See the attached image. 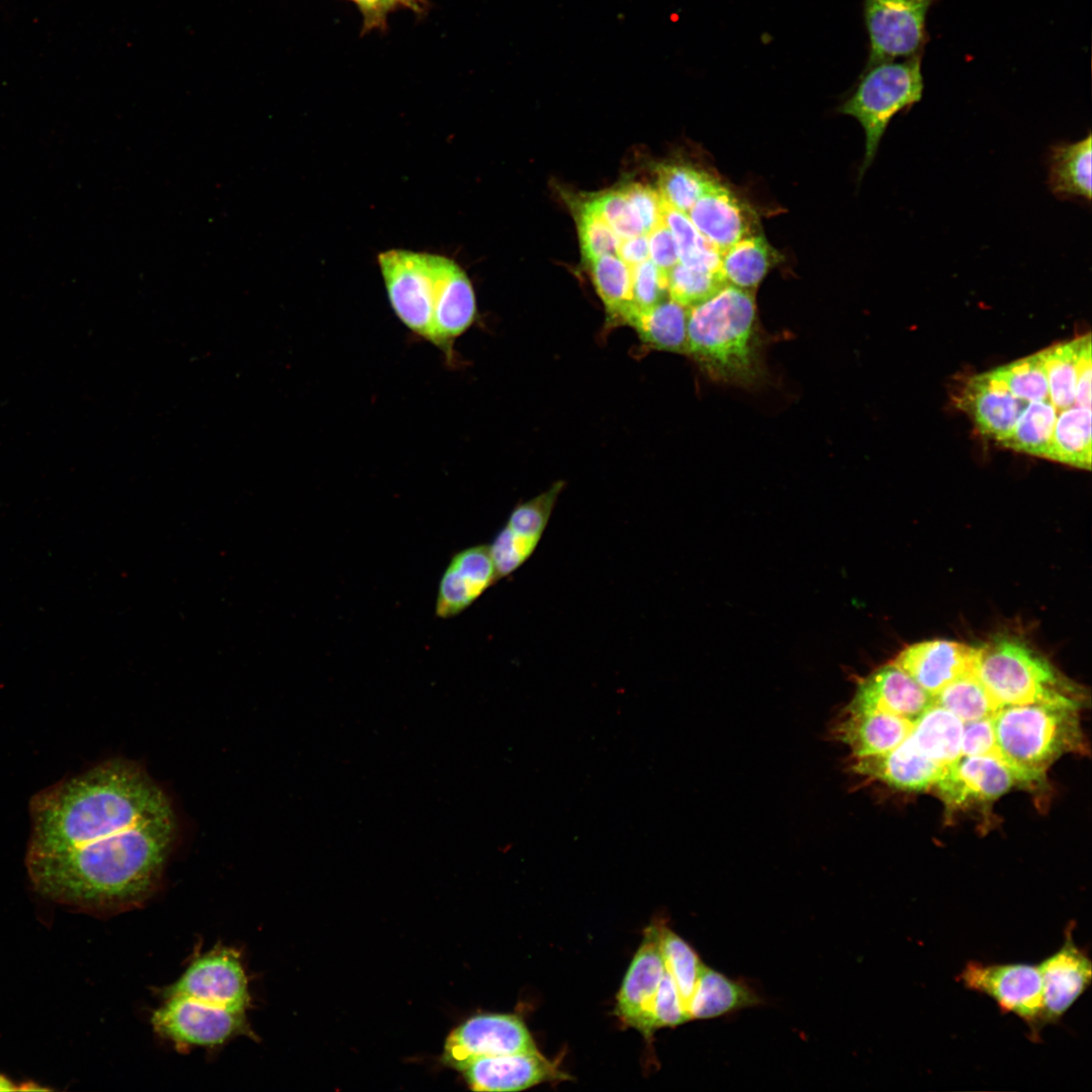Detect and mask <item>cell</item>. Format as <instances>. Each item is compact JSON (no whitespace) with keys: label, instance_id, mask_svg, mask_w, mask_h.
<instances>
[{"label":"cell","instance_id":"obj_4","mask_svg":"<svg viewBox=\"0 0 1092 1092\" xmlns=\"http://www.w3.org/2000/svg\"><path fill=\"white\" fill-rule=\"evenodd\" d=\"M1079 711L1041 704L997 710L993 716L997 748L1022 785H1043L1046 770L1060 757L1088 752Z\"/></svg>","mask_w":1092,"mask_h":1092},{"label":"cell","instance_id":"obj_50","mask_svg":"<svg viewBox=\"0 0 1092 1092\" xmlns=\"http://www.w3.org/2000/svg\"><path fill=\"white\" fill-rule=\"evenodd\" d=\"M617 256L631 268L649 259L648 235L620 240Z\"/></svg>","mask_w":1092,"mask_h":1092},{"label":"cell","instance_id":"obj_40","mask_svg":"<svg viewBox=\"0 0 1092 1092\" xmlns=\"http://www.w3.org/2000/svg\"><path fill=\"white\" fill-rule=\"evenodd\" d=\"M993 371L1015 397L1026 402L1049 399V384L1041 351Z\"/></svg>","mask_w":1092,"mask_h":1092},{"label":"cell","instance_id":"obj_51","mask_svg":"<svg viewBox=\"0 0 1092 1092\" xmlns=\"http://www.w3.org/2000/svg\"><path fill=\"white\" fill-rule=\"evenodd\" d=\"M17 1090H20V1091H48V1090H52V1089L49 1088V1087H46V1086H41L39 1083H36L34 1081H26V1082L20 1083L19 1086H17Z\"/></svg>","mask_w":1092,"mask_h":1092},{"label":"cell","instance_id":"obj_31","mask_svg":"<svg viewBox=\"0 0 1092 1092\" xmlns=\"http://www.w3.org/2000/svg\"><path fill=\"white\" fill-rule=\"evenodd\" d=\"M587 264L594 286L606 308L608 325H628L635 313L631 267L613 254L601 256Z\"/></svg>","mask_w":1092,"mask_h":1092},{"label":"cell","instance_id":"obj_52","mask_svg":"<svg viewBox=\"0 0 1092 1092\" xmlns=\"http://www.w3.org/2000/svg\"><path fill=\"white\" fill-rule=\"evenodd\" d=\"M17 1090L15 1083L6 1075L0 1073V1091Z\"/></svg>","mask_w":1092,"mask_h":1092},{"label":"cell","instance_id":"obj_3","mask_svg":"<svg viewBox=\"0 0 1092 1092\" xmlns=\"http://www.w3.org/2000/svg\"><path fill=\"white\" fill-rule=\"evenodd\" d=\"M690 356L713 381L752 388L765 371L762 338L752 291L727 284L689 307Z\"/></svg>","mask_w":1092,"mask_h":1092},{"label":"cell","instance_id":"obj_33","mask_svg":"<svg viewBox=\"0 0 1092 1092\" xmlns=\"http://www.w3.org/2000/svg\"><path fill=\"white\" fill-rule=\"evenodd\" d=\"M657 191L669 206L688 214L695 202L715 183L707 171L682 163H661L655 168Z\"/></svg>","mask_w":1092,"mask_h":1092},{"label":"cell","instance_id":"obj_14","mask_svg":"<svg viewBox=\"0 0 1092 1092\" xmlns=\"http://www.w3.org/2000/svg\"><path fill=\"white\" fill-rule=\"evenodd\" d=\"M524 1022L511 1014H481L469 1018L448 1036L445 1060L462 1070L480 1057L537 1052Z\"/></svg>","mask_w":1092,"mask_h":1092},{"label":"cell","instance_id":"obj_20","mask_svg":"<svg viewBox=\"0 0 1092 1092\" xmlns=\"http://www.w3.org/2000/svg\"><path fill=\"white\" fill-rule=\"evenodd\" d=\"M688 213L698 231L721 254L740 240L759 233L756 212L719 180Z\"/></svg>","mask_w":1092,"mask_h":1092},{"label":"cell","instance_id":"obj_15","mask_svg":"<svg viewBox=\"0 0 1092 1092\" xmlns=\"http://www.w3.org/2000/svg\"><path fill=\"white\" fill-rule=\"evenodd\" d=\"M433 275L432 344L448 357L453 342L476 317V299L465 271L453 260L430 254Z\"/></svg>","mask_w":1092,"mask_h":1092},{"label":"cell","instance_id":"obj_17","mask_svg":"<svg viewBox=\"0 0 1092 1092\" xmlns=\"http://www.w3.org/2000/svg\"><path fill=\"white\" fill-rule=\"evenodd\" d=\"M661 926L652 923L645 929L640 947L617 995L616 1012L619 1017L647 1037L652 1035L649 1025L651 1005L665 973Z\"/></svg>","mask_w":1092,"mask_h":1092},{"label":"cell","instance_id":"obj_34","mask_svg":"<svg viewBox=\"0 0 1092 1092\" xmlns=\"http://www.w3.org/2000/svg\"><path fill=\"white\" fill-rule=\"evenodd\" d=\"M1057 415L1050 399L1028 402L1009 436L1000 443L1017 452L1048 458Z\"/></svg>","mask_w":1092,"mask_h":1092},{"label":"cell","instance_id":"obj_24","mask_svg":"<svg viewBox=\"0 0 1092 1092\" xmlns=\"http://www.w3.org/2000/svg\"><path fill=\"white\" fill-rule=\"evenodd\" d=\"M944 768L925 755L910 735L891 751L853 759L851 764L855 774L906 792L931 789Z\"/></svg>","mask_w":1092,"mask_h":1092},{"label":"cell","instance_id":"obj_28","mask_svg":"<svg viewBox=\"0 0 1092 1092\" xmlns=\"http://www.w3.org/2000/svg\"><path fill=\"white\" fill-rule=\"evenodd\" d=\"M759 1003L743 983L704 966L688 1005L691 1019H709Z\"/></svg>","mask_w":1092,"mask_h":1092},{"label":"cell","instance_id":"obj_45","mask_svg":"<svg viewBox=\"0 0 1092 1092\" xmlns=\"http://www.w3.org/2000/svg\"><path fill=\"white\" fill-rule=\"evenodd\" d=\"M648 235L663 221V200L649 185L629 183L621 187Z\"/></svg>","mask_w":1092,"mask_h":1092},{"label":"cell","instance_id":"obj_16","mask_svg":"<svg viewBox=\"0 0 1092 1092\" xmlns=\"http://www.w3.org/2000/svg\"><path fill=\"white\" fill-rule=\"evenodd\" d=\"M1069 922L1062 946L1037 965L1042 988L1044 1024L1058 1023L1092 981V962L1073 938Z\"/></svg>","mask_w":1092,"mask_h":1092},{"label":"cell","instance_id":"obj_42","mask_svg":"<svg viewBox=\"0 0 1092 1092\" xmlns=\"http://www.w3.org/2000/svg\"><path fill=\"white\" fill-rule=\"evenodd\" d=\"M577 229L581 254L587 263L604 255H617L620 239L597 213L580 204Z\"/></svg>","mask_w":1092,"mask_h":1092},{"label":"cell","instance_id":"obj_46","mask_svg":"<svg viewBox=\"0 0 1092 1092\" xmlns=\"http://www.w3.org/2000/svg\"><path fill=\"white\" fill-rule=\"evenodd\" d=\"M962 755H994L1001 758L996 745L993 716L964 723Z\"/></svg>","mask_w":1092,"mask_h":1092},{"label":"cell","instance_id":"obj_43","mask_svg":"<svg viewBox=\"0 0 1092 1092\" xmlns=\"http://www.w3.org/2000/svg\"><path fill=\"white\" fill-rule=\"evenodd\" d=\"M691 1019L684 1005L675 983L665 970L655 993L649 1016L650 1029L664 1026H676Z\"/></svg>","mask_w":1092,"mask_h":1092},{"label":"cell","instance_id":"obj_44","mask_svg":"<svg viewBox=\"0 0 1092 1092\" xmlns=\"http://www.w3.org/2000/svg\"><path fill=\"white\" fill-rule=\"evenodd\" d=\"M631 269L635 312L649 308L668 297L667 273L661 271L650 259Z\"/></svg>","mask_w":1092,"mask_h":1092},{"label":"cell","instance_id":"obj_30","mask_svg":"<svg viewBox=\"0 0 1092 1092\" xmlns=\"http://www.w3.org/2000/svg\"><path fill=\"white\" fill-rule=\"evenodd\" d=\"M783 260L760 233L744 238L721 254V272L727 284L754 291Z\"/></svg>","mask_w":1092,"mask_h":1092},{"label":"cell","instance_id":"obj_12","mask_svg":"<svg viewBox=\"0 0 1092 1092\" xmlns=\"http://www.w3.org/2000/svg\"><path fill=\"white\" fill-rule=\"evenodd\" d=\"M565 482L557 480L536 496L518 503L488 544L497 578L513 574L537 549Z\"/></svg>","mask_w":1092,"mask_h":1092},{"label":"cell","instance_id":"obj_8","mask_svg":"<svg viewBox=\"0 0 1092 1092\" xmlns=\"http://www.w3.org/2000/svg\"><path fill=\"white\" fill-rule=\"evenodd\" d=\"M153 1015L155 1030L178 1045L215 1046L238 1035H252L246 1011L207 1004L186 996H165Z\"/></svg>","mask_w":1092,"mask_h":1092},{"label":"cell","instance_id":"obj_13","mask_svg":"<svg viewBox=\"0 0 1092 1092\" xmlns=\"http://www.w3.org/2000/svg\"><path fill=\"white\" fill-rule=\"evenodd\" d=\"M1022 785L1014 771L994 755H962L947 765L932 786L948 812L993 802Z\"/></svg>","mask_w":1092,"mask_h":1092},{"label":"cell","instance_id":"obj_32","mask_svg":"<svg viewBox=\"0 0 1092 1092\" xmlns=\"http://www.w3.org/2000/svg\"><path fill=\"white\" fill-rule=\"evenodd\" d=\"M1046 459L1090 470V407L1072 405L1060 411L1057 415Z\"/></svg>","mask_w":1092,"mask_h":1092},{"label":"cell","instance_id":"obj_26","mask_svg":"<svg viewBox=\"0 0 1092 1092\" xmlns=\"http://www.w3.org/2000/svg\"><path fill=\"white\" fill-rule=\"evenodd\" d=\"M1092 136L1075 143L1061 142L1050 147L1046 155V184L1058 199L1091 202Z\"/></svg>","mask_w":1092,"mask_h":1092},{"label":"cell","instance_id":"obj_29","mask_svg":"<svg viewBox=\"0 0 1092 1092\" xmlns=\"http://www.w3.org/2000/svg\"><path fill=\"white\" fill-rule=\"evenodd\" d=\"M964 722L932 703L914 721L910 737L930 759L946 767L962 756Z\"/></svg>","mask_w":1092,"mask_h":1092},{"label":"cell","instance_id":"obj_9","mask_svg":"<svg viewBox=\"0 0 1092 1092\" xmlns=\"http://www.w3.org/2000/svg\"><path fill=\"white\" fill-rule=\"evenodd\" d=\"M377 261L395 315L411 332L432 343L434 289L430 254L389 250L380 253Z\"/></svg>","mask_w":1092,"mask_h":1092},{"label":"cell","instance_id":"obj_2","mask_svg":"<svg viewBox=\"0 0 1092 1092\" xmlns=\"http://www.w3.org/2000/svg\"><path fill=\"white\" fill-rule=\"evenodd\" d=\"M163 791L138 765L103 762L32 797L26 853L61 851L87 843L132 817Z\"/></svg>","mask_w":1092,"mask_h":1092},{"label":"cell","instance_id":"obj_10","mask_svg":"<svg viewBox=\"0 0 1092 1092\" xmlns=\"http://www.w3.org/2000/svg\"><path fill=\"white\" fill-rule=\"evenodd\" d=\"M936 0H864L870 41L867 66L922 56L927 42V13Z\"/></svg>","mask_w":1092,"mask_h":1092},{"label":"cell","instance_id":"obj_36","mask_svg":"<svg viewBox=\"0 0 1092 1092\" xmlns=\"http://www.w3.org/2000/svg\"><path fill=\"white\" fill-rule=\"evenodd\" d=\"M663 219L675 241L679 263L704 270H720L721 252L694 225L689 215L663 201Z\"/></svg>","mask_w":1092,"mask_h":1092},{"label":"cell","instance_id":"obj_11","mask_svg":"<svg viewBox=\"0 0 1092 1092\" xmlns=\"http://www.w3.org/2000/svg\"><path fill=\"white\" fill-rule=\"evenodd\" d=\"M186 996L207 1004L247 1010L251 1004L248 980L240 956L214 947L196 958L165 996Z\"/></svg>","mask_w":1092,"mask_h":1092},{"label":"cell","instance_id":"obj_18","mask_svg":"<svg viewBox=\"0 0 1092 1092\" xmlns=\"http://www.w3.org/2000/svg\"><path fill=\"white\" fill-rule=\"evenodd\" d=\"M979 647L949 640H929L903 649L892 661L933 698L956 678L975 673Z\"/></svg>","mask_w":1092,"mask_h":1092},{"label":"cell","instance_id":"obj_23","mask_svg":"<svg viewBox=\"0 0 1092 1092\" xmlns=\"http://www.w3.org/2000/svg\"><path fill=\"white\" fill-rule=\"evenodd\" d=\"M462 1070L475 1091H518L541 1082L565 1078L538 1051L476 1058Z\"/></svg>","mask_w":1092,"mask_h":1092},{"label":"cell","instance_id":"obj_41","mask_svg":"<svg viewBox=\"0 0 1092 1092\" xmlns=\"http://www.w3.org/2000/svg\"><path fill=\"white\" fill-rule=\"evenodd\" d=\"M583 204L601 216L620 240L646 235L621 187L600 193Z\"/></svg>","mask_w":1092,"mask_h":1092},{"label":"cell","instance_id":"obj_6","mask_svg":"<svg viewBox=\"0 0 1092 1092\" xmlns=\"http://www.w3.org/2000/svg\"><path fill=\"white\" fill-rule=\"evenodd\" d=\"M922 56L867 66L839 111L857 119L866 135L859 178L874 161L880 142L895 115L908 112L923 96Z\"/></svg>","mask_w":1092,"mask_h":1092},{"label":"cell","instance_id":"obj_19","mask_svg":"<svg viewBox=\"0 0 1092 1092\" xmlns=\"http://www.w3.org/2000/svg\"><path fill=\"white\" fill-rule=\"evenodd\" d=\"M931 704L932 698L891 662L858 681L844 712L884 713L915 721Z\"/></svg>","mask_w":1092,"mask_h":1092},{"label":"cell","instance_id":"obj_5","mask_svg":"<svg viewBox=\"0 0 1092 1092\" xmlns=\"http://www.w3.org/2000/svg\"><path fill=\"white\" fill-rule=\"evenodd\" d=\"M975 674L998 709L1041 704L1082 709L1083 688L1024 642L999 638L979 647Z\"/></svg>","mask_w":1092,"mask_h":1092},{"label":"cell","instance_id":"obj_7","mask_svg":"<svg viewBox=\"0 0 1092 1092\" xmlns=\"http://www.w3.org/2000/svg\"><path fill=\"white\" fill-rule=\"evenodd\" d=\"M964 987L992 998L1003 1013H1013L1038 1041L1045 1026L1040 974L1037 965L983 964L971 961L957 977Z\"/></svg>","mask_w":1092,"mask_h":1092},{"label":"cell","instance_id":"obj_27","mask_svg":"<svg viewBox=\"0 0 1092 1092\" xmlns=\"http://www.w3.org/2000/svg\"><path fill=\"white\" fill-rule=\"evenodd\" d=\"M688 312L689 307L668 296L649 308L636 311L628 326L648 348L687 355Z\"/></svg>","mask_w":1092,"mask_h":1092},{"label":"cell","instance_id":"obj_35","mask_svg":"<svg viewBox=\"0 0 1092 1092\" xmlns=\"http://www.w3.org/2000/svg\"><path fill=\"white\" fill-rule=\"evenodd\" d=\"M1085 336L1041 350L1049 384V399L1062 411L1075 403L1077 364Z\"/></svg>","mask_w":1092,"mask_h":1092},{"label":"cell","instance_id":"obj_22","mask_svg":"<svg viewBox=\"0 0 1092 1092\" xmlns=\"http://www.w3.org/2000/svg\"><path fill=\"white\" fill-rule=\"evenodd\" d=\"M1027 404L1015 397L993 370L970 378L958 401L980 432L998 442L1009 436Z\"/></svg>","mask_w":1092,"mask_h":1092},{"label":"cell","instance_id":"obj_21","mask_svg":"<svg viewBox=\"0 0 1092 1092\" xmlns=\"http://www.w3.org/2000/svg\"><path fill=\"white\" fill-rule=\"evenodd\" d=\"M497 580L488 544L456 552L439 582L436 616L449 619L461 614Z\"/></svg>","mask_w":1092,"mask_h":1092},{"label":"cell","instance_id":"obj_47","mask_svg":"<svg viewBox=\"0 0 1092 1092\" xmlns=\"http://www.w3.org/2000/svg\"><path fill=\"white\" fill-rule=\"evenodd\" d=\"M649 259L667 273L679 262L677 247L664 219L648 234Z\"/></svg>","mask_w":1092,"mask_h":1092},{"label":"cell","instance_id":"obj_38","mask_svg":"<svg viewBox=\"0 0 1092 1092\" xmlns=\"http://www.w3.org/2000/svg\"><path fill=\"white\" fill-rule=\"evenodd\" d=\"M661 950L665 970L672 978L688 1010L704 964L696 950L680 936L661 926Z\"/></svg>","mask_w":1092,"mask_h":1092},{"label":"cell","instance_id":"obj_25","mask_svg":"<svg viewBox=\"0 0 1092 1092\" xmlns=\"http://www.w3.org/2000/svg\"><path fill=\"white\" fill-rule=\"evenodd\" d=\"M914 721L884 713H842L835 736L848 746L851 758L885 754L911 732Z\"/></svg>","mask_w":1092,"mask_h":1092},{"label":"cell","instance_id":"obj_49","mask_svg":"<svg viewBox=\"0 0 1092 1092\" xmlns=\"http://www.w3.org/2000/svg\"><path fill=\"white\" fill-rule=\"evenodd\" d=\"M354 1L365 18V25L373 27L379 25L387 13L400 5H411L416 0H352Z\"/></svg>","mask_w":1092,"mask_h":1092},{"label":"cell","instance_id":"obj_39","mask_svg":"<svg viewBox=\"0 0 1092 1092\" xmlns=\"http://www.w3.org/2000/svg\"><path fill=\"white\" fill-rule=\"evenodd\" d=\"M667 293L686 307L696 305L727 285L720 270H704L675 264L666 275Z\"/></svg>","mask_w":1092,"mask_h":1092},{"label":"cell","instance_id":"obj_48","mask_svg":"<svg viewBox=\"0 0 1092 1092\" xmlns=\"http://www.w3.org/2000/svg\"><path fill=\"white\" fill-rule=\"evenodd\" d=\"M1091 338L1087 334L1078 358L1074 405L1091 408Z\"/></svg>","mask_w":1092,"mask_h":1092},{"label":"cell","instance_id":"obj_1","mask_svg":"<svg viewBox=\"0 0 1092 1092\" xmlns=\"http://www.w3.org/2000/svg\"><path fill=\"white\" fill-rule=\"evenodd\" d=\"M175 834L169 812L73 848L26 853L34 890L75 910L104 913L136 906L157 887Z\"/></svg>","mask_w":1092,"mask_h":1092},{"label":"cell","instance_id":"obj_37","mask_svg":"<svg viewBox=\"0 0 1092 1092\" xmlns=\"http://www.w3.org/2000/svg\"><path fill=\"white\" fill-rule=\"evenodd\" d=\"M932 703L949 711L964 723L994 716L998 710L974 672L949 682L932 698Z\"/></svg>","mask_w":1092,"mask_h":1092}]
</instances>
